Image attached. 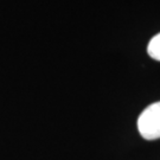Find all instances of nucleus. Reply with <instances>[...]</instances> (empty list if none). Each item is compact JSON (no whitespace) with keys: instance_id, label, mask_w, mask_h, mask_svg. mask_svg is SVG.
I'll return each instance as SVG.
<instances>
[{"instance_id":"f257e3e1","label":"nucleus","mask_w":160,"mask_h":160,"mask_svg":"<svg viewBox=\"0 0 160 160\" xmlns=\"http://www.w3.org/2000/svg\"><path fill=\"white\" fill-rule=\"evenodd\" d=\"M138 129L140 135L146 140L160 139V101L152 103L140 114Z\"/></svg>"},{"instance_id":"f03ea898","label":"nucleus","mask_w":160,"mask_h":160,"mask_svg":"<svg viewBox=\"0 0 160 160\" xmlns=\"http://www.w3.org/2000/svg\"><path fill=\"white\" fill-rule=\"evenodd\" d=\"M147 52H148L149 57H152L155 61H160V33L155 34L154 37L149 40Z\"/></svg>"}]
</instances>
